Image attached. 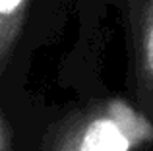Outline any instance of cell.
I'll return each instance as SVG.
<instances>
[{
	"label": "cell",
	"mask_w": 153,
	"mask_h": 151,
	"mask_svg": "<svg viewBox=\"0 0 153 151\" xmlns=\"http://www.w3.org/2000/svg\"><path fill=\"white\" fill-rule=\"evenodd\" d=\"M0 151H16V128L6 110L0 113Z\"/></svg>",
	"instance_id": "obj_4"
},
{
	"label": "cell",
	"mask_w": 153,
	"mask_h": 151,
	"mask_svg": "<svg viewBox=\"0 0 153 151\" xmlns=\"http://www.w3.org/2000/svg\"><path fill=\"white\" fill-rule=\"evenodd\" d=\"M136 97L147 114H153V2L146 8L136 31L134 50Z\"/></svg>",
	"instance_id": "obj_2"
},
{
	"label": "cell",
	"mask_w": 153,
	"mask_h": 151,
	"mask_svg": "<svg viewBox=\"0 0 153 151\" xmlns=\"http://www.w3.org/2000/svg\"><path fill=\"white\" fill-rule=\"evenodd\" d=\"M153 140L147 116L118 99L89 101L47 128L41 151H134Z\"/></svg>",
	"instance_id": "obj_1"
},
{
	"label": "cell",
	"mask_w": 153,
	"mask_h": 151,
	"mask_svg": "<svg viewBox=\"0 0 153 151\" xmlns=\"http://www.w3.org/2000/svg\"><path fill=\"white\" fill-rule=\"evenodd\" d=\"M25 10L27 0H0V62L4 76L10 70V60L22 33Z\"/></svg>",
	"instance_id": "obj_3"
}]
</instances>
